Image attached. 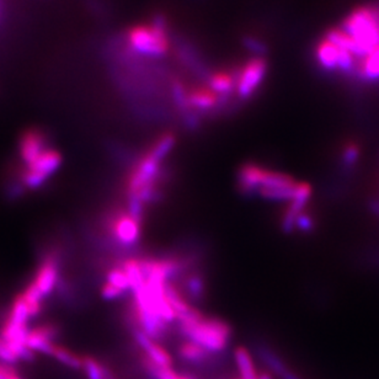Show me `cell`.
<instances>
[{
    "mask_svg": "<svg viewBox=\"0 0 379 379\" xmlns=\"http://www.w3.org/2000/svg\"><path fill=\"white\" fill-rule=\"evenodd\" d=\"M178 327L186 339L200 345L211 354L227 349L232 336L229 324L216 318L205 316L198 322H180Z\"/></svg>",
    "mask_w": 379,
    "mask_h": 379,
    "instance_id": "cell-1",
    "label": "cell"
},
{
    "mask_svg": "<svg viewBox=\"0 0 379 379\" xmlns=\"http://www.w3.org/2000/svg\"><path fill=\"white\" fill-rule=\"evenodd\" d=\"M127 41L133 51L148 57H164L170 50L164 17H155L150 25H136L128 30Z\"/></svg>",
    "mask_w": 379,
    "mask_h": 379,
    "instance_id": "cell-2",
    "label": "cell"
},
{
    "mask_svg": "<svg viewBox=\"0 0 379 379\" xmlns=\"http://www.w3.org/2000/svg\"><path fill=\"white\" fill-rule=\"evenodd\" d=\"M161 161H156L150 152L136 163L128 175L126 184L127 196L137 195L139 191L161 184Z\"/></svg>",
    "mask_w": 379,
    "mask_h": 379,
    "instance_id": "cell-3",
    "label": "cell"
},
{
    "mask_svg": "<svg viewBox=\"0 0 379 379\" xmlns=\"http://www.w3.org/2000/svg\"><path fill=\"white\" fill-rule=\"evenodd\" d=\"M267 69H269V63L264 57L256 56V57L250 58L247 63L243 65L240 73L236 75V95L241 100L252 98L263 84Z\"/></svg>",
    "mask_w": 379,
    "mask_h": 379,
    "instance_id": "cell-4",
    "label": "cell"
},
{
    "mask_svg": "<svg viewBox=\"0 0 379 379\" xmlns=\"http://www.w3.org/2000/svg\"><path fill=\"white\" fill-rule=\"evenodd\" d=\"M141 224L127 211L111 214L107 222L111 238L122 247H133L141 239Z\"/></svg>",
    "mask_w": 379,
    "mask_h": 379,
    "instance_id": "cell-5",
    "label": "cell"
},
{
    "mask_svg": "<svg viewBox=\"0 0 379 379\" xmlns=\"http://www.w3.org/2000/svg\"><path fill=\"white\" fill-rule=\"evenodd\" d=\"M59 281V256L48 254L34 276V283L43 298L50 296Z\"/></svg>",
    "mask_w": 379,
    "mask_h": 379,
    "instance_id": "cell-6",
    "label": "cell"
},
{
    "mask_svg": "<svg viewBox=\"0 0 379 379\" xmlns=\"http://www.w3.org/2000/svg\"><path fill=\"white\" fill-rule=\"evenodd\" d=\"M59 336V327L54 324H45L42 327H34L29 330L26 345L30 350L40 352L47 356H51L53 346L56 345L54 340Z\"/></svg>",
    "mask_w": 379,
    "mask_h": 379,
    "instance_id": "cell-7",
    "label": "cell"
},
{
    "mask_svg": "<svg viewBox=\"0 0 379 379\" xmlns=\"http://www.w3.org/2000/svg\"><path fill=\"white\" fill-rule=\"evenodd\" d=\"M46 150L47 138L41 131L30 130L23 133L19 143V152L26 167L32 164Z\"/></svg>",
    "mask_w": 379,
    "mask_h": 379,
    "instance_id": "cell-8",
    "label": "cell"
},
{
    "mask_svg": "<svg viewBox=\"0 0 379 379\" xmlns=\"http://www.w3.org/2000/svg\"><path fill=\"white\" fill-rule=\"evenodd\" d=\"M133 338L136 340L138 346L144 351V355L150 357L152 361L163 367H172V358L165 349H163L161 345L156 344V341L150 339L147 334L142 331L138 327L132 329Z\"/></svg>",
    "mask_w": 379,
    "mask_h": 379,
    "instance_id": "cell-9",
    "label": "cell"
},
{
    "mask_svg": "<svg viewBox=\"0 0 379 379\" xmlns=\"http://www.w3.org/2000/svg\"><path fill=\"white\" fill-rule=\"evenodd\" d=\"M316 62L325 70L339 72L344 58V51L324 36L316 45Z\"/></svg>",
    "mask_w": 379,
    "mask_h": 379,
    "instance_id": "cell-10",
    "label": "cell"
},
{
    "mask_svg": "<svg viewBox=\"0 0 379 379\" xmlns=\"http://www.w3.org/2000/svg\"><path fill=\"white\" fill-rule=\"evenodd\" d=\"M265 167L247 163L241 165L238 172V186L239 191L247 195L258 194V190L261 187L263 176H264Z\"/></svg>",
    "mask_w": 379,
    "mask_h": 379,
    "instance_id": "cell-11",
    "label": "cell"
},
{
    "mask_svg": "<svg viewBox=\"0 0 379 379\" xmlns=\"http://www.w3.org/2000/svg\"><path fill=\"white\" fill-rule=\"evenodd\" d=\"M62 161L63 158L58 150L47 148L32 164L28 165L26 169L40 175L41 178H45L47 181L51 178L52 174L57 172L59 167L62 165Z\"/></svg>",
    "mask_w": 379,
    "mask_h": 379,
    "instance_id": "cell-12",
    "label": "cell"
},
{
    "mask_svg": "<svg viewBox=\"0 0 379 379\" xmlns=\"http://www.w3.org/2000/svg\"><path fill=\"white\" fill-rule=\"evenodd\" d=\"M258 355L261 358V361L264 362L265 365L270 368L276 376H278L280 379H303L300 378L298 374L291 371L286 366V363L282 361V358L277 356V354L269 347L263 346V345L258 346Z\"/></svg>",
    "mask_w": 379,
    "mask_h": 379,
    "instance_id": "cell-13",
    "label": "cell"
},
{
    "mask_svg": "<svg viewBox=\"0 0 379 379\" xmlns=\"http://www.w3.org/2000/svg\"><path fill=\"white\" fill-rule=\"evenodd\" d=\"M219 96L209 88H195L187 92L189 107L197 110H211L217 106Z\"/></svg>",
    "mask_w": 379,
    "mask_h": 379,
    "instance_id": "cell-14",
    "label": "cell"
},
{
    "mask_svg": "<svg viewBox=\"0 0 379 379\" xmlns=\"http://www.w3.org/2000/svg\"><path fill=\"white\" fill-rule=\"evenodd\" d=\"M236 75L223 70L213 73L208 81V88L218 96H225L229 95L230 92H236Z\"/></svg>",
    "mask_w": 379,
    "mask_h": 379,
    "instance_id": "cell-15",
    "label": "cell"
},
{
    "mask_svg": "<svg viewBox=\"0 0 379 379\" xmlns=\"http://www.w3.org/2000/svg\"><path fill=\"white\" fill-rule=\"evenodd\" d=\"M209 355H211V352H208L202 346L195 344L192 341L183 342L178 347V356L181 357L184 361L194 363V365L208 361Z\"/></svg>",
    "mask_w": 379,
    "mask_h": 379,
    "instance_id": "cell-16",
    "label": "cell"
},
{
    "mask_svg": "<svg viewBox=\"0 0 379 379\" xmlns=\"http://www.w3.org/2000/svg\"><path fill=\"white\" fill-rule=\"evenodd\" d=\"M234 360H236V367L239 369L241 379H258L253 358L245 347L243 346L236 347L234 351Z\"/></svg>",
    "mask_w": 379,
    "mask_h": 379,
    "instance_id": "cell-17",
    "label": "cell"
},
{
    "mask_svg": "<svg viewBox=\"0 0 379 379\" xmlns=\"http://www.w3.org/2000/svg\"><path fill=\"white\" fill-rule=\"evenodd\" d=\"M122 269L126 272L128 281H130V286H131V291L133 293L137 292L145 286V278H144L143 272L141 269L139 260H137V258H128L122 264Z\"/></svg>",
    "mask_w": 379,
    "mask_h": 379,
    "instance_id": "cell-18",
    "label": "cell"
},
{
    "mask_svg": "<svg viewBox=\"0 0 379 379\" xmlns=\"http://www.w3.org/2000/svg\"><path fill=\"white\" fill-rule=\"evenodd\" d=\"M23 302L26 305L28 311H29L30 318L37 316L42 310V302H43V296L41 294L40 291L34 286V282L29 283L25 291L21 293Z\"/></svg>",
    "mask_w": 379,
    "mask_h": 379,
    "instance_id": "cell-19",
    "label": "cell"
},
{
    "mask_svg": "<svg viewBox=\"0 0 379 379\" xmlns=\"http://www.w3.org/2000/svg\"><path fill=\"white\" fill-rule=\"evenodd\" d=\"M51 357L62 363L65 367L72 369H81L83 368V357L74 354L73 351L68 350L67 347L61 345H54L52 350Z\"/></svg>",
    "mask_w": 379,
    "mask_h": 379,
    "instance_id": "cell-20",
    "label": "cell"
},
{
    "mask_svg": "<svg viewBox=\"0 0 379 379\" xmlns=\"http://www.w3.org/2000/svg\"><path fill=\"white\" fill-rule=\"evenodd\" d=\"M175 144H176L175 136L172 133H164L155 141L148 152L154 156L156 161H163L167 155L170 154Z\"/></svg>",
    "mask_w": 379,
    "mask_h": 379,
    "instance_id": "cell-21",
    "label": "cell"
},
{
    "mask_svg": "<svg viewBox=\"0 0 379 379\" xmlns=\"http://www.w3.org/2000/svg\"><path fill=\"white\" fill-rule=\"evenodd\" d=\"M141 363H142V367L144 368V371L150 374L152 378L178 379V377H180L172 367L159 366V365H156L155 362L152 361L150 357H147L145 355L141 358Z\"/></svg>",
    "mask_w": 379,
    "mask_h": 379,
    "instance_id": "cell-22",
    "label": "cell"
},
{
    "mask_svg": "<svg viewBox=\"0 0 379 379\" xmlns=\"http://www.w3.org/2000/svg\"><path fill=\"white\" fill-rule=\"evenodd\" d=\"M185 289L192 300H202L206 293V283L201 274L194 272L186 278Z\"/></svg>",
    "mask_w": 379,
    "mask_h": 379,
    "instance_id": "cell-23",
    "label": "cell"
},
{
    "mask_svg": "<svg viewBox=\"0 0 379 379\" xmlns=\"http://www.w3.org/2000/svg\"><path fill=\"white\" fill-rule=\"evenodd\" d=\"M298 184V183H297ZM297 184L292 187H263L258 190V195L269 201H292Z\"/></svg>",
    "mask_w": 379,
    "mask_h": 379,
    "instance_id": "cell-24",
    "label": "cell"
},
{
    "mask_svg": "<svg viewBox=\"0 0 379 379\" xmlns=\"http://www.w3.org/2000/svg\"><path fill=\"white\" fill-rule=\"evenodd\" d=\"M360 155H361V150L360 145L356 142H347L341 150V165L345 170L350 172L352 169H355L357 163L360 161Z\"/></svg>",
    "mask_w": 379,
    "mask_h": 379,
    "instance_id": "cell-25",
    "label": "cell"
},
{
    "mask_svg": "<svg viewBox=\"0 0 379 379\" xmlns=\"http://www.w3.org/2000/svg\"><path fill=\"white\" fill-rule=\"evenodd\" d=\"M106 282L111 283L115 287L120 288L123 292L131 289L128 277H127L126 272L123 271L122 267H114V269L107 271V274H106Z\"/></svg>",
    "mask_w": 379,
    "mask_h": 379,
    "instance_id": "cell-26",
    "label": "cell"
},
{
    "mask_svg": "<svg viewBox=\"0 0 379 379\" xmlns=\"http://www.w3.org/2000/svg\"><path fill=\"white\" fill-rule=\"evenodd\" d=\"M83 369L88 379H103V365L94 357H83Z\"/></svg>",
    "mask_w": 379,
    "mask_h": 379,
    "instance_id": "cell-27",
    "label": "cell"
},
{
    "mask_svg": "<svg viewBox=\"0 0 379 379\" xmlns=\"http://www.w3.org/2000/svg\"><path fill=\"white\" fill-rule=\"evenodd\" d=\"M314 229H316V221L311 217V214L307 211H303L296 221V230H299L302 233H310Z\"/></svg>",
    "mask_w": 379,
    "mask_h": 379,
    "instance_id": "cell-28",
    "label": "cell"
},
{
    "mask_svg": "<svg viewBox=\"0 0 379 379\" xmlns=\"http://www.w3.org/2000/svg\"><path fill=\"white\" fill-rule=\"evenodd\" d=\"M0 362L9 365V366L17 365L19 362L9 344L1 336H0Z\"/></svg>",
    "mask_w": 379,
    "mask_h": 379,
    "instance_id": "cell-29",
    "label": "cell"
},
{
    "mask_svg": "<svg viewBox=\"0 0 379 379\" xmlns=\"http://www.w3.org/2000/svg\"><path fill=\"white\" fill-rule=\"evenodd\" d=\"M123 293L125 292L122 289L112 286L111 283H107V282L103 285V289H101V296H103V299L120 298Z\"/></svg>",
    "mask_w": 379,
    "mask_h": 379,
    "instance_id": "cell-30",
    "label": "cell"
},
{
    "mask_svg": "<svg viewBox=\"0 0 379 379\" xmlns=\"http://www.w3.org/2000/svg\"><path fill=\"white\" fill-rule=\"evenodd\" d=\"M244 45L247 46L249 51L254 52V53H256V54H258V53L263 54V53L266 51V46H265L264 43L256 40V39H254V37H247V39L244 40Z\"/></svg>",
    "mask_w": 379,
    "mask_h": 379,
    "instance_id": "cell-31",
    "label": "cell"
},
{
    "mask_svg": "<svg viewBox=\"0 0 379 379\" xmlns=\"http://www.w3.org/2000/svg\"><path fill=\"white\" fill-rule=\"evenodd\" d=\"M4 379H23L21 377H20V374L17 373V371L14 369V368L12 367L9 368V371H8V373H6V377H4Z\"/></svg>",
    "mask_w": 379,
    "mask_h": 379,
    "instance_id": "cell-32",
    "label": "cell"
},
{
    "mask_svg": "<svg viewBox=\"0 0 379 379\" xmlns=\"http://www.w3.org/2000/svg\"><path fill=\"white\" fill-rule=\"evenodd\" d=\"M258 379H272V377L269 373H261L260 376H258Z\"/></svg>",
    "mask_w": 379,
    "mask_h": 379,
    "instance_id": "cell-33",
    "label": "cell"
},
{
    "mask_svg": "<svg viewBox=\"0 0 379 379\" xmlns=\"http://www.w3.org/2000/svg\"><path fill=\"white\" fill-rule=\"evenodd\" d=\"M178 379H195V378H192V377H190V376H180V377H178Z\"/></svg>",
    "mask_w": 379,
    "mask_h": 379,
    "instance_id": "cell-34",
    "label": "cell"
}]
</instances>
